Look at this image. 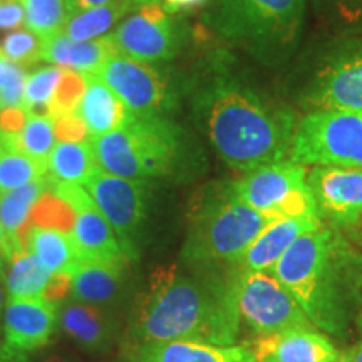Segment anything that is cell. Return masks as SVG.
Returning <instances> with one entry per match:
<instances>
[{
    "label": "cell",
    "instance_id": "6da1fadb",
    "mask_svg": "<svg viewBox=\"0 0 362 362\" xmlns=\"http://www.w3.org/2000/svg\"><path fill=\"white\" fill-rule=\"evenodd\" d=\"M232 275L158 267L131 310L128 344L198 341L230 346L240 332Z\"/></svg>",
    "mask_w": 362,
    "mask_h": 362
},
{
    "label": "cell",
    "instance_id": "7a4b0ae2",
    "mask_svg": "<svg viewBox=\"0 0 362 362\" xmlns=\"http://www.w3.org/2000/svg\"><path fill=\"white\" fill-rule=\"evenodd\" d=\"M194 110L216 155L238 173L288 160L298 123L291 107L237 81L216 79L198 93Z\"/></svg>",
    "mask_w": 362,
    "mask_h": 362
},
{
    "label": "cell",
    "instance_id": "3957f363",
    "mask_svg": "<svg viewBox=\"0 0 362 362\" xmlns=\"http://www.w3.org/2000/svg\"><path fill=\"white\" fill-rule=\"evenodd\" d=\"M356 260L347 240L334 226L302 235L272 267L270 274L288 288L320 332L344 336L351 324L357 279Z\"/></svg>",
    "mask_w": 362,
    "mask_h": 362
},
{
    "label": "cell",
    "instance_id": "277c9868",
    "mask_svg": "<svg viewBox=\"0 0 362 362\" xmlns=\"http://www.w3.org/2000/svg\"><path fill=\"white\" fill-rule=\"evenodd\" d=\"M305 0H215L211 25L265 64L296 51L304 29Z\"/></svg>",
    "mask_w": 362,
    "mask_h": 362
},
{
    "label": "cell",
    "instance_id": "5b68a950",
    "mask_svg": "<svg viewBox=\"0 0 362 362\" xmlns=\"http://www.w3.org/2000/svg\"><path fill=\"white\" fill-rule=\"evenodd\" d=\"M272 221L238 200L228 185L216 188L192 216L181 260L192 267L233 264Z\"/></svg>",
    "mask_w": 362,
    "mask_h": 362
},
{
    "label": "cell",
    "instance_id": "8992f818",
    "mask_svg": "<svg viewBox=\"0 0 362 362\" xmlns=\"http://www.w3.org/2000/svg\"><path fill=\"white\" fill-rule=\"evenodd\" d=\"M99 168L133 180L171 173L181 149V131L163 115L136 116L111 133L89 138Z\"/></svg>",
    "mask_w": 362,
    "mask_h": 362
},
{
    "label": "cell",
    "instance_id": "52a82bcc",
    "mask_svg": "<svg viewBox=\"0 0 362 362\" xmlns=\"http://www.w3.org/2000/svg\"><path fill=\"white\" fill-rule=\"evenodd\" d=\"M288 160L362 170V111L307 112L297 123Z\"/></svg>",
    "mask_w": 362,
    "mask_h": 362
},
{
    "label": "cell",
    "instance_id": "ba28073f",
    "mask_svg": "<svg viewBox=\"0 0 362 362\" xmlns=\"http://www.w3.org/2000/svg\"><path fill=\"white\" fill-rule=\"evenodd\" d=\"M307 173L305 165L284 160L245 173L228 187L238 200L272 220L319 216Z\"/></svg>",
    "mask_w": 362,
    "mask_h": 362
},
{
    "label": "cell",
    "instance_id": "9c48e42d",
    "mask_svg": "<svg viewBox=\"0 0 362 362\" xmlns=\"http://www.w3.org/2000/svg\"><path fill=\"white\" fill-rule=\"evenodd\" d=\"M235 298L240 320L264 336L287 329L314 327L296 297L270 272L233 274Z\"/></svg>",
    "mask_w": 362,
    "mask_h": 362
},
{
    "label": "cell",
    "instance_id": "30bf717a",
    "mask_svg": "<svg viewBox=\"0 0 362 362\" xmlns=\"http://www.w3.org/2000/svg\"><path fill=\"white\" fill-rule=\"evenodd\" d=\"M302 98L312 111H362V34L346 35L324 54Z\"/></svg>",
    "mask_w": 362,
    "mask_h": 362
},
{
    "label": "cell",
    "instance_id": "8fae6325",
    "mask_svg": "<svg viewBox=\"0 0 362 362\" xmlns=\"http://www.w3.org/2000/svg\"><path fill=\"white\" fill-rule=\"evenodd\" d=\"M84 188L111 225L126 259L138 260V235L148 211V180L124 178L99 168Z\"/></svg>",
    "mask_w": 362,
    "mask_h": 362
},
{
    "label": "cell",
    "instance_id": "7c38bea8",
    "mask_svg": "<svg viewBox=\"0 0 362 362\" xmlns=\"http://www.w3.org/2000/svg\"><path fill=\"white\" fill-rule=\"evenodd\" d=\"M110 39L117 52L148 64L175 57L181 40L173 13L161 0H139L110 34Z\"/></svg>",
    "mask_w": 362,
    "mask_h": 362
},
{
    "label": "cell",
    "instance_id": "4fadbf2b",
    "mask_svg": "<svg viewBox=\"0 0 362 362\" xmlns=\"http://www.w3.org/2000/svg\"><path fill=\"white\" fill-rule=\"evenodd\" d=\"M96 74L115 90L131 115H163L170 107L168 79L153 64L115 52Z\"/></svg>",
    "mask_w": 362,
    "mask_h": 362
},
{
    "label": "cell",
    "instance_id": "5bb4252c",
    "mask_svg": "<svg viewBox=\"0 0 362 362\" xmlns=\"http://www.w3.org/2000/svg\"><path fill=\"white\" fill-rule=\"evenodd\" d=\"M51 189L74 210L76 221L72 226V237L76 240L83 262L128 265V259L121 250L111 225L94 205L86 188L51 180Z\"/></svg>",
    "mask_w": 362,
    "mask_h": 362
},
{
    "label": "cell",
    "instance_id": "9a60e30c",
    "mask_svg": "<svg viewBox=\"0 0 362 362\" xmlns=\"http://www.w3.org/2000/svg\"><path fill=\"white\" fill-rule=\"evenodd\" d=\"M320 220L351 230L362 218V170L315 165L307 173Z\"/></svg>",
    "mask_w": 362,
    "mask_h": 362
},
{
    "label": "cell",
    "instance_id": "2e32d148",
    "mask_svg": "<svg viewBox=\"0 0 362 362\" xmlns=\"http://www.w3.org/2000/svg\"><path fill=\"white\" fill-rule=\"evenodd\" d=\"M59 322V309L44 298H8L4 307V354L24 361L30 352L51 342Z\"/></svg>",
    "mask_w": 362,
    "mask_h": 362
},
{
    "label": "cell",
    "instance_id": "e0dca14e",
    "mask_svg": "<svg viewBox=\"0 0 362 362\" xmlns=\"http://www.w3.org/2000/svg\"><path fill=\"white\" fill-rule=\"evenodd\" d=\"M255 362H332L339 352L319 329H287L257 336L248 344Z\"/></svg>",
    "mask_w": 362,
    "mask_h": 362
},
{
    "label": "cell",
    "instance_id": "ac0fdd59",
    "mask_svg": "<svg viewBox=\"0 0 362 362\" xmlns=\"http://www.w3.org/2000/svg\"><path fill=\"white\" fill-rule=\"evenodd\" d=\"M322 225L319 216H297L272 221L259 233L253 242L233 264L230 272H270L277 262L288 252L302 235L312 232Z\"/></svg>",
    "mask_w": 362,
    "mask_h": 362
},
{
    "label": "cell",
    "instance_id": "d6986e66",
    "mask_svg": "<svg viewBox=\"0 0 362 362\" xmlns=\"http://www.w3.org/2000/svg\"><path fill=\"white\" fill-rule=\"evenodd\" d=\"M131 362H255L247 346H218L198 341H153L126 344Z\"/></svg>",
    "mask_w": 362,
    "mask_h": 362
},
{
    "label": "cell",
    "instance_id": "ffe728a7",
    "mask_svg": "<svg viewBox=\"0 0 362 362\" xmlns=\"http://www.w3.org/2000/svg\"><path fill=\"white\" fill-rule=\"evenodd\" d=\"M71 275H56L44 269L25 248L12 252L6 270V292L8 298H44L61 302L71 293Z\"/></svg>",
    "mask_w": 362,
    "mask_h": 362
},
{
    "label": "cell",
    "instance_id": "44dd1931",
    "mask_svg": "<svg viewBox=\"0 0 362 362\" xmlns=\"http://www.w3.org/2000/svg\"><path fill=\"white\" fill-rule=\"evenodd\" d=\"M115 52H117V49L110 35L79 42L67 37L66 34L57 33L44 39L42 61L81 74H96L106 59Z\"/></svg>",
    "mask_w": 362,
    "mask_h": 362
},
{
    "label": "cell",
    "instance_id": "7402d4cb",
    "mask_svg": "<svg viewBox=\"0 0 362 362\" xmlns=\"http://www.w3.org/2000/svg\"><path fill=\"white\" fill-rule=\"evenodd\" d=\"M76 115L84 123L89 138L111 133L131 117L124 103L98 74H86V90Z\"/></svg>",
    "mask_w": 362,
    "mask_h": 362
},
{
    "label": "cell",
    "instance_id": "603a6c76",
    "mask_svg": "<svg viewBox=\"0 0 362 362\" xmlns=\"http://www.w3.org/2000/svg\"><path fill=\"white\" fill-rule=\"evenodd\" d=\"M22 245L44 269L56 275H72L83 262L72 232L67 230L30 225L22 235Z\"/></svg>",
    "mask_w": 362,
    "mask_h": 362
},
{
    "label": "cell",
    "instance_id": "cb8c5ba5",
    "mask_svg": "<svg viewBox=\"0 0 362 362\" xmlns=\"http://www.w3.org/2000/svg\"><path fill=\"white\" fill-rule=\"evenodd\" d=\"M59 324L71 341L86 351H107L115 337V322L103 307L72 300L59 310Z\"/></svg>",
    "mask_w": 362,
    "mask_h": 362
},
{
    "label": "cell",
    "instance_id": "d4e9b609",
    "mask_svg": "<svg viewBox=\"0 0 362 362\" xmlns=\"http://www.w3.org/2000/svg\"><path fill=\"white\" fill-rule=\"evenodd\" d=\"M126 265L104 262H81L72 272L71 293L74 300L98 307L111 305L117 300L124 285Z\"/></svg>",
    "mask_w": 362,
    "mask_h": 362
},
{
    "label": "cell",
    "instance_id": "484cf974",
    "mask_svg": "<svg viewBox=\"0 0 362 362\" xmlns=\"http://www.w3.org/2000/svg\"><path fill=\"white\" fill-rule=\"evenodd\" d=\"M49 188H51V180L45 176L25 187L0 193V221L6 230L7 242L12 252L24 248L22 235L29 225L30 214Z\"/></svg>",
    "mask_w": 362,
    "mask_h": 362
},
{
    "label": "cell",
    "instance_id": "4316f807",
    "mask_svg": "<svg viewBox=\"0 0 362 362\" xmlns=\"http://www.w3.org/2000/svg\"><path fill=\"white\" fill-rule=\"evenodd\" d=\"M98 170L89 138L83 141H57L47 158V176L57 183L84 187Z\"/></svg>",
    "mask_w": 362,
    "mask_h": 362
},
{
    "label": "cell",
    "instance_id": "83f0119b",
    "mask_svg": "<svg viewBox=\"0 0 362 362\" xmlns=\"http://www.w3.org/2000/svg\"><path fill=\"white\" fill-rule=\"evenodd\" d=\"M138 2L139 0H115L99 7L72 12L61 33L79 42L106 37L138 6Z\"/></svg>",
    "mask_w": 362,
    "mask_h": 362
},
{
    "label": "cell",
    "instance_id": "f1b7e54d",
    "mask_svg": "<svg viewBox=\"0 0 362 362\" xmlns=\"http://www.w3.org/2000/svg\"><path fill=\"white\" fill-rule=\"evenodd\" d=\"M56 143V124H54V117L47 112H29L19 134L2 136V148L17 149L45 165Z\"/></svg>",
    "mask_w": 362,
    "mask_h": 362
},
{
    "label": "cell",
    "instance_id": "f546056e",
    "mask_svg": "<svg viewBox=\"0 0 362 362\" xmlns=\"http://www.w3.org/2000/svg\"><path fill=\"white\" fill-rule=\"evenodd\" d=\"M47 176V165L17 149L0 148V193L17 189Z\"/></svg>",
    "mask_w": 362,
    "mask_h": 362
},
{
    "label": "cell",
    "instance_id": "4dcf8cb0",
    "mask_svg": "<svg viewBox=\"0 0 362 362\" xmlns=\"http://www.w3.org/2000/svg\"><path fill=\"white\" fill-rule=\"evenodd\" d=\"M324 25L342 35L362 34V0H310Z\"/></svg>",
    "mask_w": 362,
    "mask_h": 362
},
{
    "label": "cell",
    "instance_id": "1f68e13d",
    "mask_svg": "<svg viewBox=\"0 0 362 362\" xmlns=\"http://www.w3.org/2000/svg\"><path fill=\"white\" fill-rule=\"evenodd\" d=\"M19 2L24 7L25 27L42 39L61 33L69 17L66 0H19Z\"/></svg>",
    "mask_w": 362,
    "mask_h": 362
},
{
    "label": "cell",
    "instance_id": "d6a6232c",
    "mask_svg": "<svg viewBox=\"0 0 362 362\" xmlns=\"http://www.w3.org/2000/svg\"><path fill=\"white\" fill-rule=\"evenodd\" d=\"M64 71L57 66H44L27 74L22 107L29 112H49Z\"/></svg>",
    "mask_w": 362,
    "mask_h": 362
},
{
    "label": "cell",
    "instance_id": "836d02e7",
    "mask_svg": "<svg viewBox=\"0 0 362 362\" xmlns=\"http://www.w3.org/2000/svg\"><path fill=\"white\" fill-rule=\"evenodd\" d=\"M0 47H2L4 56L7 57L8 62L25 69V67H30L42 61L44 39L27 29V27H22V29L11 30L4 37Z\"/></svg>",
    "mask_w": 362,
    "mask_h": 362
},
{
    "label": "cell",
    "instance_id": "e575fe53",
    "mask_svg": "<svg viewBox=\"0 0 362 362\" xmlns=\"http://www.w3.org/2000/svg\"><path fill=\"white\" fill-rule=\"evenodd\" d=\"M86 90V74L81 72L66 69L62 74L61 83L57 86L56 96L52 99L51 107L47 115H51L54 119L64 115H71L78 110L81 99Z\"/></svg>",
    "mask_w": 362,
    "mask_h": 362
},
{
    "label": "cell",
    "instance_id": "d590c367",
    "mask_svg": "<svg viewBox=\"0 0 362 362\" xmlns=\"http://www.w3.org/2000/svg\"><path fill=\"white\" fill-rule=\"evenodd\" d=\"M25 81L27 72L24 67L12 64L6 83L0 86V110H2V107L22 106Z\"/></svg>",
    "mask_w": 362,
    "mask_h": 362
},
{
    "label": "cell",
    "instance_id": "8d00e7d4",
    "mask_svg": "<svg viewBox=\"0 0 362 362\" xmlns=\"http://www.w3.org/2000/svg\"><path fill=\"white\" fill-rule=\"evenodd\" d=\"M54 124H56L57 141H83L89 138L88 129L76 112L56 117Z\"/></svg>",
    "mask_w": 362,
    "mask_h": 362
},
{
    "label": "cell",
    "instance_id": "74e56055",
    "mask_svg": "<svg viewBox=\"0 0 362 362\" xmlns=\"http://www.w3.org/2000/svg\"><path fill=\"white\" fill-rule=\"evenodd\" d=\"M25 25L24 7L19 0H0V30H17Z\"/></svg>",
    "mask_w": 362,
    "mask_h": 362
},
{
    "label": "cell",
    "instance_id": "f35d334b",
    "mask_svg": "<svg viewBox=\"0 0 362 362\" xmlns=\"http://www.w3.org/2000/svg\"><path fill=\"white\" fill-rule=\"evenodd\" d=\"M29 111L22 106L2 107L0 110V133L2 136H16L24 128Z\"/></svg>",
    "mask_w": 362,
    "mask_h": 362
},
{
    "label": "cell",
    "instance_id": "ab89813d",
    "mask_svg": "<svg viewBox=\"0 0 362 362\" xmlns=\"http://www.w3.org/2000/svg\"><path fill=\"white\" fill-rule=\"evenodd\" d=\"M11 245H8L6 230H4L2 221H0V280H2L4 285H6V270L8 260H11Z\"/></svg>",
    "mask_w": 362,
    "mask_h": 362
},
{
    "label": "cell",
    "instance_id": "60d3db41",
    "mask_svg": "<svg viewBox=\"0 0 362 362\" xmlns=\"http://www.w3.org/2000/svg\"><path fill=\"white\" fill-rule=\"evenodd\" d=\"M208 0H161V4L171 13L180 12V11H188V8H194V7H200L203 4H206Z\"/></svg>",
    "mask_w": 362,
    "mask_h": 362
},
{
    "label": "cell",
    "instance_id": "b9f144b4",
    "mask_svg": "<svg viewBox=\"0 0 362 362\" xmlns=\"http://www.w3.org/2000/svg\"><path fill=\"white\" fill-rule=\"evenodd\" d=\"M67 7H69V13L84 11V8H93L104 6V4L115 2V0H66Z\"/></svg>",
    "mask_w": 362,
    "mask_h": 362
},
{
    "label": "cell",
    "instance_id": "7bdbcfd3",
    "mask_svg": "<svg viewBox=\"0 0 362 362\" xmlns=\"http://www.w3.org/2000/svg\"><path fill=\"white\" fill-rule=\"evenodd\" d=\"M11 67H12V62L7 61V57L4 56L2 52V47H0V86L6 83L8 72H11Z\"/></svg>",
    "mask_w": 362,
    "mask_h": 362
},
{
    "label": "cell",
    "instance_id": "ee69618b",
    "mask_svg": "<svg viewBox=\"0 0 362 362\" xmlns=\"http://www.w3.org/2000/svg\"><path fill=\"white\" fill-rule=\"evenodd\" d=\"M347 362H362V341L357 342L351 351L344 352Z\"/></svg>",
    "mask_w": 362,
    "mask_h": 362
},
{
    "label": "cell",
    "instance_id": "f6af8a7d",
    "mask_svg": "<svg viewBox=\"0 0 362 362\" xmlns=\"http://www.w3.org/2000/svg\"><path fill=\"white\" fill-rule=\"evenodd\" d=\"M347 232H351L352 238H354L359 245H362V218L357 221V225L352 226L351 230H347Z\"/></svg>",
    "mask_w": 362,
    "mask_h": 362
},
{
    "label": "cell",
    "instance_id": "bcb514c9",
    "mask_svg": "<svg viewBox=\"0 0 362 362\" xmlns=\"http://www.w3.org/2000/svg\"><path fill=\"white\" fill-rule=\"evenodd\" d=\"M40 362H78V361L71 359V357H66V356H49Z\"/></svg>",
    "mask_w": 362,
    "mask_h": 362
},
{
    "label": "cell",
    "instance_id": "7dc6e473",
    "mask_svg": "<svg viewBox=\"0 0 362 362\" xmlns=\"http://www.w3.org/2000/svg\"><path fill=\"white\" fill-rule=\"evenodd\" d=\"M6 285H4V282L2 280H0V314H2V310H4V307H6V302H7V298H6Z\"/></svg>",
    "mask_w": 362,
    "mask_h": 362
},
{
    "label": "cell",
    "instance_id": "c3c4849f",
    "mask_svg": "<svg viewBox=\"0 0 362 362\" xmlns=\"http://www.w3.org/2000/svg\"><path fill=\"white\" fill-rule=\"evenodd\" d=\"M357 324H359V329L362 330V305H361V310H359V315H357Z\"/></svg>",
    "mask_w": 362,
    "mask_h": 362
},
{
    "label": "cell",
    "instance_id": "681fc988",
    "mask_svg": "<svg viewBox=\"0 0 362 362\" xmlns=\"http://www.w3.org/2000/svg\"><path fill=\"white\" fill-rule=\"evenodd\" d=\"M332 362H347V359H346V354H344V352H342V354H339L337 359H336V361H332Z\"/></svg>",
    "mask_w": 362,
    "mask_h": 362
},
{
    "label": "cell",
    "instance_id": "f907efd6",
    "mask_svg": "<svg viewBox=\"0 0 362 362\" xmlns=\"http://www.w3.org/2000/svg\"><path fill=\"white\" fill-rule=\"evenodd\" d=\"M7 359V356L6 354H4V352L2 351H0V362H2V361H6Z\"/></svg>",
    "mask_w": 362,
    "mask_h": 362
},
{
    "label": "cell",
    "instance_id": "816d5d0a",
    "mask_svg": "<svg viewBox=\"0 0 362 362\" xmlns=\"http://www.w3.org/2000/svg\"><path fill=\"white\" fill-rule=\"evenodd\" d=\"M2 362H22V361H17V359H11V357H7L6 361H2Z\"/></svg>",
    "mask_w": 362,
    "mask_h": 362
},
{
    "label": "cell",
    "instance_id": "f5cc1de1",
    "mask_svg": "<svg viewBox=\"0 0 362 362\" xmlns=\"http://www.w3.org/2000/svg\"><path fill=\"white\" fill-rule=\"evenodd\" d=\"M0 148H2V133H0Z\"/></svg>",
    "mask_w": 362,
    "mask_h": 362
}]
</instances>
